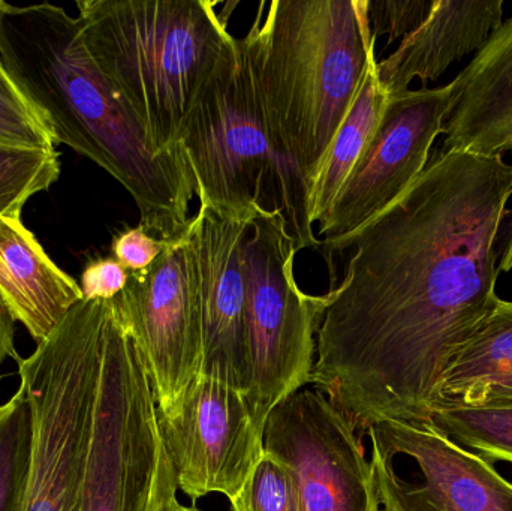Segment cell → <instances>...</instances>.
<instances>
[{
  "mask_svg": "<svg viewBox=\"0 0 512 511\" xmlns=\"http://www.w3.org/2000/svg\"><path fill=\"white\" fill-rule=\"evenodd\" d=\"M512 165L442 147L417 180L343 245L325 294L310 383L358 435L429 422L442 375L498 305Z\"/></svg>",
  "mask_w": 512,
  "mask_h": 511,
  "instance_id": "obj_1",
  "label": "cell"
},
{
  "mask_svg": "<svg viewBox=\"0 0 512 511\" xmlns=\"http://www.w3.org/2000/svg\"><path fill=\"white\" fill-rule=\"evenodd\" d=\"M0 60L54 144L72 147L125 186L141 228L161 242L188 230L195 180L182 149L153 152L87 50L78 17L53 3L0 0Z\"/></svg>",
  "mask_w": 512,
  "mask_h": 511,
  "instance_id": "obj_2",
  "label": "cell"
},
{
  "mask_svg": "<svg viewBox=\"0 0 512 511\" xmlns=\"http://www.w3.org/2000/svg\"><path fill=\"white\" fill-rule=\"evenodd\" d=\"M249 30L265 114L280 159L310 195L348 116L375 39L367 0H273Z\"/></svg>",
  "mask_w": 512,
  "mask_h": 511,
  "instance_id": "obj_3",
  "label": "cell"
},
{
  "mask_svg": "<svg viewBox=\"0 0 512 511\" xmlns=\"http://www.w3.org/2000/svg\"><path fill=\"white\" fill-rule=\"evenodd\" d=\"M87 50L155 153L179 152L198 90L231 35L209 0H83Z\"/></svg>",
  "mask_w": 512,
  "mask_h": 511,
  "instance_id": "obj_4",
  "label": "cell"
},
{
  "mask_svg": "<svg viewBox=\"0 0 512 511\" xmlns=\"http://www.w3.org/2000/svg\"><path fill=\"white\" fill-rule=\"evenodd\" d=\"M179 147L200 204L242 218L259 207L279 210L297 252L318 248L306 188L274 146L249 35L225 45L195 96Z\"/></svg>",
  "mask_w": 512,
  "mask_h": 511,
  "instance_id": "obj_5",
  "label": "cell"
},
{
  "mask_svg": "<svg viewBox=\"0 0 512 511\" xmlns=\"http://www.w3.org/2000/svg\"><path fill=\"white\" fill-rule=\"evenodd\" d=\"M113 300H81L50 336L18 362L32 410L29 480L21 511H72L92 435Z\"/></svg>",
  "mask_w": 512,
  "mask_h": 511,
  "instance_id": "obj_6",
  "label": "cell"
},
{
  "mask_svg": "<svg viewBox=\"0 0 512 511\" xmlns=\"http://www.w3.org/2000/svg\"><path fill=\"white\" fill-rule=\"evenodd\" d=\"M173 486L146 362L113 299L86 468L72 511H161Z\"/></svg>",
  "mask_w": 512,
  "mask_h": 511,
  "instance_id": "obj_7",
  "label": "cell"
},
{
  "mask_svg": "<svg viewBox=\"0 0 512 511\" xmlns=\"http://www.w3.org/2000/svg\"><path fill=\"white\" fill-rule=\"evenodd\" d=\"M294 239L279 210L259 207L245 242L246 338L251 389L246 393L264 432L271 411L312 378L325 296H310L294 276Z\"/></svg>",
  "mask_w": 512,
  "mask_h": 511,
  "instance_id": "obj_8",
  "label": "cell"
},
{
  "mask_svg": "<svg viewBox=\"0 0 512 511\" xmlns=\"http://www.w3.org/2000/svg\"><path fill=\"white\" fill-rule=\"evenodd\" d=\"M114 300L146 362L158 413L171 416L203 366L200 272L189 225L164 242L152 266L129 272Z\"/></svg>",
  "mask_w": 512,
  "mask_h": 511,
  "instance_id": "obj_9",
  "label": "cell"
},
{
  "mask_svg": "<svg viewBox=\"0 0 512 511\" xmlns=\"http://www.w3.org/2000/svg\"><path fill=\"white\" fill-rule=\"evenodd\" d=\"M366 434L384 511H512V483L430 420H384Z\"/></svg>",
  "mask_w": 512,
  "mask_h": 511,
  "instance_id": "obj_10",
  "label": "cell"
},
{
  "mask_svg": "<svg viewBox=\"0 0 512 511\" xmlns=\"http://www.w3.org/2000/svg\"><path fill=\"white\" fill-rule=\"evenodd\" d=\"M453 102V86L421 87L391 95L384 114L331 206L316 239L328 254L390 207L429 164L430 150Z\"/></svg>",
  "mask_w": 512,
  "mask_h": 511,
  "instance_id": "obj_11",
  "label": "cell"
},
{
  "mask_svg": "<svg viewBox=\"0 0 512 511\" xmlns=\"http://www.w3.org/2000/svg\"><path fill=\"white\" fill-rule=\"evenodd\" d=\"M264 450L291 470L301 510L381 511L360 435L319 390H298L271 411Z\"/></svg>",
  "mask_w": 512,
  "mask_h": 511,
  "instance_id": "obj_12",
  "label": "cell"
},
{
  "mask_svg": "<svg viewBox=\"0 0 512 511\" xmlns=\"http://www.w3.org/2000/svg\"><path fill=\"white\" fill-rule=\"evenodd\" d=\"M158 428L177 491L192 501L209 494L233 500L264 455V432L245 393L204 375L171 416L158 413Z\"/></svg>",
  "mask_w": 512,
  "mask_h": 511,
  "instance_id": "obj_13",
  "label": "cell"
},
{
  "mask_svg": "<svg viewBox=\"0 0 512 511\" xmlns=\"http://www.w3.org/2000/svg\"><path fill=\"white\" fill-rule=\"evenodd\" d=\"M252 218L200 204L189 222L203 309L201 374L248 393L251 389L246 300L245 242Z\"/></svg>",
  "mask_w": 512,
  "mask_h": 511,
  "instance_id": "obj_14",
  "label": "cell"
},
{
  "mask_svg": "<svg viewBox=\"0 0 512 511\" xmlns=\"http://www.w3.org/2000/svg\"><path fill=\"white\" fill-rule=\"evenodd\" d=\"M444 149L483 156L512 153V15L502 21L468 66L451 81ZM499 272L512 270V221Z\"/></svg>",
  "mask_w": 512,
  "mask_h": 511,
  "instance_id": "obj_15",
  "label": "cell"
},
{
  "mask_svg": "<svg viewBox=\"0 0 512 511\" xmlns=\"http://www.w3.org/2000/svg\"><path fill=\"white\" fill-rule=\"evenodd\" d=\"M504 0H435L426 20L378 62V77L388 95L441 77L448 66L477 53L502 24Z\"/></svg>",
  "mask_w": 512,
  "mask_h": 511,
  "instance_id": "obj_16",
  "label": "cell"
},
{
  "mask_svg": "<svg viewBox=\"0 0 512 511\" xmlns=\"http://www.w3.org/2000/svg\"><path fill=\"white\" fill-rule=\"evenodd\" d=\"M0 294L36 344L84 299L80 285L51 261L20 216L0 218Z\"/></svg>",
  "mask_w": 512,
  "mask_h": 511,
  "instance_id": "obj_17",
  "label": "cell"
},
{
  "mask_svg": "<svg viewBox=\"0 0 512 511\" xmlns=\"http://www.w3.org/2000/svg\"><path fill=\"white\" fill-rule=\"evenodd\" d=\"M512 407V300L499 299L486 323L442 375L432 414L456 408Z\"/></svg>",
  "mask_w": 512,
  "mask_h": 511,
  "instance_id": "obj_18",
  "label": "cell"
},
{
  "mask_svg": "<svg viewBox=\"0 0 512 511\" xmlns=\"http://www.w3.org/2000/svg\"><path fill=\"white\" fill-rule=\"evenodd\" d=\"M388 99L390 95L381 86L378 60L375 59L370 63L357 98L313 180L309 195V215L313 225L321 224L330 213L337 194L369 144Z\"/></svg>",
  "mask_w": 512,
  "mask_h": 511,
  "instance_id": "obj_19",
  "label": "cell"
},
{
  "mask_svg": "<svg viewBox=\"0 0 512 511\" xmlns=\"http://www.w3.org/2000/svg\"><path fill=\"white\" fill-rule=\"evenodd\" d=\"M32 443V410L18 387L17 393L0 405V511H21Z\"/></svg>",
  "mask_w": 512,
  "mask_h": 511,
  "instance_id": "obj_20",
  "label": "cell"
},
{
  "mask_svg": "<svg viewBox=\"0 0 512 511\" xmlns=\"http://www.w3.org/2000/svg\"><path fill=\"white\" fill-rule=\"evenodd\" d=\"M430 422L463 449L477 453L490 464H512V407L456 408L436 411Z\"/></svg>",
  "mask_w": 512,
  "mask_h": 511,
  "instance_id": "obj_21",
  "label": "cell"
},
{
  "mask_svg": "<svg viewBox=\"0 0 512 511\" xmlns=\"http://www.w3.org/2000/svg\"><path fill=\"white\" fill-rule=\"evenodd\" d=\"M56 149H23L0 144V218L20 216L24 204L59 180Z\"/></svg>",
  "mask_w": 512,
  "mask_h": 511,
  "instance_id": "obj_22",
  "label": "cell"
},
{
  "mask_svg": "<svg viewBox=\"0 0 512 511\" xmlns=\"http://www.w3.org/2000/svg\"><path fill=\"white\" fill-rule=\"evenodd\" d=\"M231 501L233 511H303L291 470L265 452Z\"/></svg>",
  "mask_w": 512,
  "mask_h": 511,
  "instance_id": "obj_23",
  "label": "cell"
},
{
  "mask_svg": "<svg viewBox=\"0 0 512 511\" xmlns=\"http://www.w3.org/2000/svg\"><path fill=\"white\" fill-rule=\"evenodd\" d=\"M0 144L23 149H54L38 114L21 95L0 60Z\"/></svg>",
  "mask_w": 512,
  "mask_h": 511,
  "instance_id": "obj_24",
  "label": "cell"
},
{
  "mask_svg": "<svg viewBox=\"0 0 512 511\" xmlns=\"http://www.w3.org/2000/svg\"><path fill=\"white\" fill-rule=\"evenodd\" d=\"M435 0H367L373 39L388 36V44L414 32L432 11Z\"/></svg>",
  "mask_w": 512,
  "mask_h": 511,
  "instance_id": "obj_25",
  "label": "cell"
},
{
  "mask_svg": "<svg viewBox=\"0 0 512 511\" xmlns=\"http://www.w3.org/2000/svg\"><path fill=\"white\" fill-rule=\"evenodd\" d=\"M129 272L116 258H101L87 264L81 275L84 300H113L125 290Z\"/></svg>",
  "mask_w": 512,
  "mask_h": 511,
  "instance_id": "obj_26",
  "label": "cell"
},
{
  "mask_svg": "<svg viewBox=\"0 0 512 511\" xmlns=\"http://www.w3.org/2000/svg\"><path fill=\"white\" fill-rule=\"evenodd\" d=\"M164 242L137 228L123 231L113 242V255L128 272H141L155 263L161 255Z\"/></svg>",
  "mask_w": 512,
  "mask_h": 511,
  "instance_id": "obj_27",
  "label": "cell"
},
{
  "mask_svg": "<svg viewBox=\"0 0 512 511\" xmlns=\"http://www.w3.org/2000/svg\"><path fill=\"white\" fill-rule=\"evenodd\" d=\"M15 323L17 320H15L14 314L0 294V368L8 357H14L17 362H20L14 344Z\"/></svg>",
  "mask_w": 512,
  "mask_h": 511,
  "instance_id": "obj_28",
  "label": "cell"
},
{
  "mask_svg": "<svg viewBox=\"0 0 512 511\" xmlns=\"http://www.w3.org/2000/svg\"><path fill=\"white\" fill-rule=\"evenodd\" d=\"M176 492V486H173V488L168 491L164 504H162L161 511H201L200 509H197V507H186L183 506V504H180L179 501H177Z\"/></svg>",
  "mask_w": 512,
  "mask_h": 511,
  "instance_id": "obj_29",
  "label": "cell"
}]
</instances>
